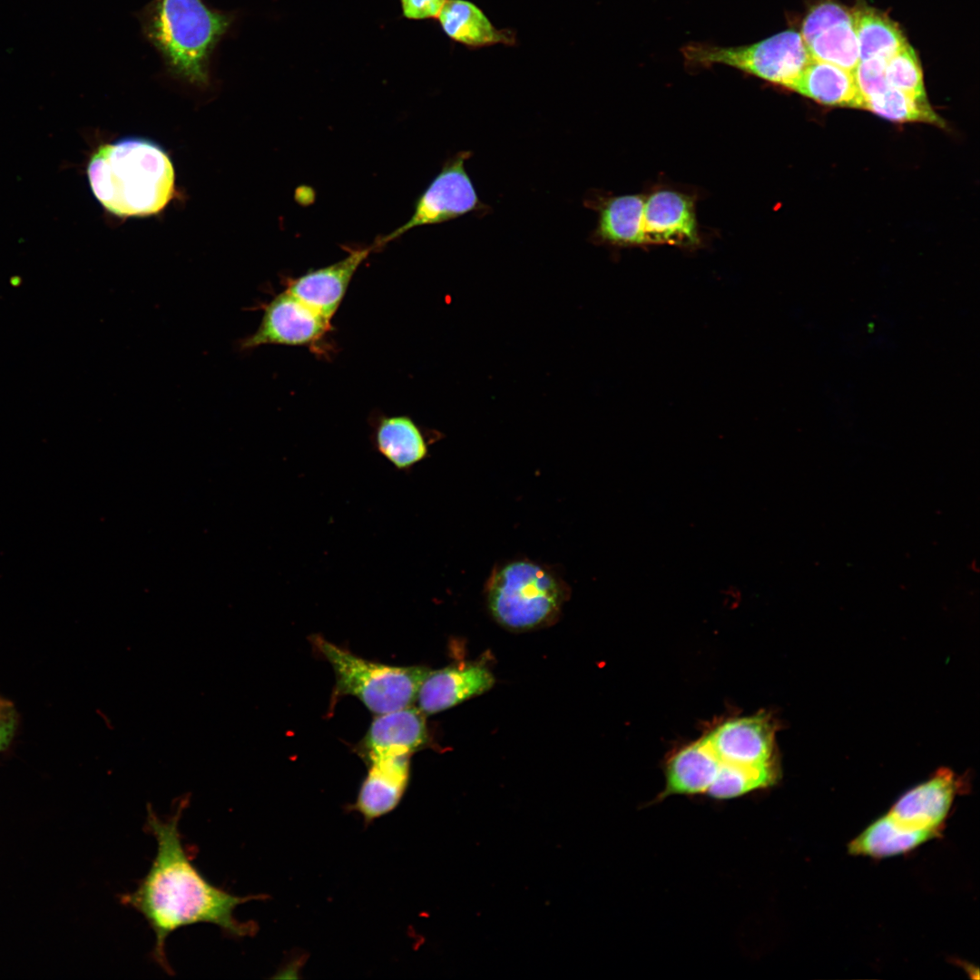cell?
Listing matches in <instances>:
<instances>
[{
  "instance_id": "cell-18",
  "label": "cell",
  "mask_w": 980,
  "mask_h": 980,
  "mask_svg": "<svg viewBox=\"0 0 980 980\" xmlns=\"http://www.w3.org/2000/svg\"><path fill=\"white\" fill-rule=\"evenodd\" d=\"M437 19L451 40L469 48L515 43L514 32L495 27L485 14L468 0H447Z\"/></svg>"
},
{
  "instance_id": "cell-6",
  "label": "cell",
  "mask_w": 980,
  "mask_h": 980,
  "mask_svg": "<svg viewBox=\"0 0 980 980\" xmlns=\"http://www.w3.org/2000/svg\"><path fill=\"white\" fill-rule=\"evenodd\" d=\"M682 54L692 65L724 64L786 88L812 59L800 33L794 30L748 45L690 44L682 48Z\"/></svg>"
},
{
  "instance_id": "cell-7",
  "label": "cell",
  "mask_w": 980,
  "mask_h": 980,
  "mask_svg": "<svg viewBox=\"0 0 980 980\" xmlns=\"http://www.w3.org/2000/svg\"><path fill=\"white\" fill-rule=\"evenodd\" d=\"M472 152L462 151L449 158L426 189L417 198L409 220L375 241L382 247L411 229L439 224L472 212H486L488 206L479 198L466 169Z\"/></svg>"
},
{
  "instance_id": "cell-25",
  "label": "cell",
  "mask_w": 980,
  "mask_h": 980,
  "mask_svg": "<svg viewBox=\"0 0 980 980\" xmlns=\"http://www.w3.org/2000/svg\"><path fill=\"white\" fill-rule=\"evenodd\" d=\"M861 108L869 110L887 120L905 122H926L942 123L927 101L916 100L894 88L887 87L882 93L863 101Z\"/></svg>"
},
{
  "instance_id": "cell-15",
  "label": "cell",
  "mask_w": 980,
  "mask_h": 980,
  "mask_svg": "<svg viewBox=\"0 0 980 980\" xmlns=\"http://www.w3.org/2000/svg\"><path fill=\"white\" fill-rule=\"evenodd\" d=\"M644 244L689 246L698 241L691 202L672 191H659L644 200Z\"/></svg>"
},
{
  "instance_id": "cell-2",
  "label": "cell",
  "mask_w": 980,
  "mask_h": 980,
  "mask_svg": "<svg viewBox=\"0 0 980 980\" xmlns=\"http://www.w3.org/2000/svg\"><path fill=\"white\" fill-rule=\"evenodd\" d=\"M87 176L96 200L121 218L157 214L175 191L170 157L158 143L141 137L100 146L90 159Z\"/></svg>"
},
{
  "instance_id": "cell-30",
  "label": "cell",
  "mask_w": 980,
  "mask_h": 980,
  "mask_svg": "<svg viewBox=\"0 0 980 980\" xmlns=\"http://www.w3.org/2000/svg\"><path fill=\"white\" fill-rule=\"evenodd\" d=\"M17 725V713L14 704L0 697V751L11 742Z\"/></svg>"
},
{
  "instance_id": "cell-21",
  "label": "cell",
  "mask_w": 980,
  "mask_h": 980,
  "mask_svg": "<svg viewBox=\"0 0 980 980\" xmlns=\"http://www.w3.org/2000/svg\"><path fill=\"white\" fill-rule=\"evenodd\" d=\"M644 200L639 195H621L601 201L593 239L619 246L644 244Z\"/></svg>"
},
{
  "instance_id": "cell-1",
  "label": "cell",
  "mask_w": 980,
  "mask_h": 980,
  "mask_svg": "<svg viewBox=\"0 0 980 980\" xmlns=\"http://www.w3.org/2000/svg\"><path fill=\"white\" fill-rule=\"evenodd\" d=\"M188 799H182L167 818H159L147 807L146 828L156 839L157 848L152 865L135 890L120 896V902L140 913L151 929L155 942L153 959L168 974L165 945L178 929L197 924L219 926L228 936H253L256 923L241 922L234 916L239 905L262 896L239 897L210 882L192 863L184 848L179 822Z\"/></svg>"
},
{
  "instance_id": "cell-10",
  "label": "cell",
  "mask_w": 980,
  "mask_h": 980,
  "mask_svg": "<svg viewBox=\"0 0 980 980\" xmlns=\"http://www.w3.org/2000/svg\"><path fill=\"white\" fill-rule=\"evenodd\" d=\"M375 250V243L366 248L354 249L335 263L309 270L298 278L288 279L285 289L331 320L356 271Z\"/></svg>"
},
{
  "instance_id": "cell-9",
  "label": "cell",
  "mask_w": 980,
  "mask_h": 980,
  "mask_svg": "<svg viewBox=\"0 0 980 980\" xmlns=\"http://www.w3.org/2000/svg\"><path fill=\"white\" fill-rule=\"evenodd\" d=\"M776 730L770 715L760 711L728 719L702 737L722 763L763 766L778 763Z\"/></svg>"
},
{
  "instance_id": "cell-27",
  "label": "cell",
  "mask_w": 980,
  "mask_h": 980,
  "mask_svg": "<svg viewBox=\"0 0 980 980\" xmlns=\"http://www.w3.org/2000/svg\"><path fill=\"white\" fill-rule=\"evenodd\" d=\"M844 23H853L852 11L837 2L824 1L808 11L799 33L807 44L820 33Z\"/></svg>"
},
{
  "instance_id": "cell-22",
  "label": "cell",
  "mask_w": 980,
  "mask_h": 980,
  "mask_svg": "<svg viewBox=\"0 0 980 980\" xmlns=\"http://www.w3.org/2000/svg\"><path fill=\"white\" fill-rule=\"evenodd\" d=\"M851 11L860 60L887 61L908 44L898 25L887 15L867 6Z\"/></svg>"
},
{
  "instance_id": "cell-13",
  "label": "cell",
  "mask_w": 980,
  "mask_h": 980,
  "mask_svg": "<svg viewBox=\"0 0 980 980\" xmlns=\"http://www.w3.org/2000/svg\"><path fill=\"white\" fill-rule=\"evenodd\" d=\"M494 683L492 672L480 663L431 670L420 686L416 701L426 715L436 714L485 692Z\"/></svg>"
},
{
  "instance_id": "cell-26",
  "label": "cell",
  "mask_w": 980,
  "mask_h": 980,
  "mask_svg": "<svg viewBox=\"0 0 980 980\" xmlns=\"http://www.w3.org/2000/svg\"><path fill=\"white\" fill-rule=\"evenodd\" d=\"M886 75L891 87L916 100L926 101L920 62L909 44L887 61Z\"/></svg>"
},
{
  "instance_id": "cell-19",
  "label": "cell",
  "mask_w": 980,
  "mask_h": 980,
  "mask_svg": "<svg viewBox=\"0 0 980 980\" xmlns=\"http://www.w3.org/2000/svg\"><path fill=\"white\" fill-rule=\"evenodd\" d=\"M789 89L826 105L862 104L851 71L813 58Z\"/></svg>"
},
{
  "instance_id": "cell-11",
  "label": "cell",
  "mask_w": 980,
  "mask_h": 980,
  "mask_svg": "<svg viewBox=\"0 0 980 980\" xmlns=\"http://www.w3.org/2000/svg\"><path fill=\"white\" fill-rule=\"evenodd\" d=\"M961 785L951 769H939L930 779L902 795L888 814L905 827L938 832Z\"/></svg>"
},
{
  "instance_id": "cell-3",
  "label": "cell",
  "mask_w": 980,
  "mask_h": 980,
  "mask_svg": "<svg viewBox=\"0 0 980 980\" xmlns=\"http://www.w3.org/2000/svg\"><path fill=\"white\" fill-rule=\"evenodd\" d=\"M312 643L330 663L336 678L331 704L340 697L358 698L376 715L410 706L430 672L424 666H394L371 662L312 636Z\"/></svg>"
},
{
  "instance_id": "cell-20",
  "label": "cell",
  "mask_w": 980,
  "mask_h": 980,
  "mask_svg": "<svg viewBox=\"0 0 980 980\" xmlns=\"http://www.w3.org/2000/svg\"><path fill=\"white\" fill-rule=\"evenodd\" d=\"M937 834L905 827L887 813L855 838L848 845V852L873 858L896 856L916 848Z\"/></svg>"
},
{
  "instance_id": "cell-8",
  "label": "cell",
  "mask_w": 980,
  "mask_h": 980,
  "mask_svg": "<svg viewBox=\"0 0 980 980\" xmlns=\"http://www.w3.org/2000/svg\"><path fill=\"white\" fill-rule=\"evenodd\" d=\"M330 319L285 289L263 304L257 330L239 342L240 350L264 345L312 347L330 331Z\"/></svg>"
},
{
  "instance_id": "cell-12",
  "label": "cell",
  "mask_w": 980,
  "mask_h": 980,
  "mask_svg": "<svg viewBox=\"0 0 980 980\" xmlns=\"http://www.w3.org/2000/svg\"><path fill=\"white\" fill-rule=\"evenodd\" d=\"M427 743L426 714L417 707L407 706L377 715L359 749L368 761L383 756H411Z\"/></svg>"
},
{
  "instance_id": "cell-5",
  "label": "cell",
  "mask_w": 980,
  "mask_h": 980,
  "mask_svg": "<svg viewBox=\"0 0 980 980\" xmlns=\"http://www.w3.org/2000/svg\"><path fill=\"white\" fill-rule=\"evenodd\" d=\"M228 24L226 16L210 10L201 0H159L150 34L176 73L202 83L209 53Z\"/></svg>"
},
{
  "instance_id": "cell-4",
  "label": "cell",
  "mask_w": 980,
  "mask_h": 980,
  "mask_svg": "<svg viewBox=\"0 0 980 980\" xmlns=\"http://www.w3.org/2000/svg\"><path fill=\"white\" fill-rule=\"evenodd\" d=\"M568 591L549 569L529 561L507 564L492 574L486 586L492 615L514 631L550 624L558 617Z\"/></svg>"
},
{
  "instance_id": "cell-14",
  "label": "cell",
  "mask_w": 980,
  "mask_h": 980,
  "mask_svg": "<svg viewBox=\"0 0 980 980\" xmlns=\"http://www.w3.org/2000/svg\"><path fill=\"white\" fill-rule=\"evenodd\" d=\"M372 447L397 470L408 474L428 456L436 438L407 415H380L371 420Z\"/></svg>"
},
{
  "instance_id": "cell-24",
  "label": "cell",
  "mask_w": 980,
  "mask_h": 980,
  "mask_svg": "<svg viewBox=\"0 0 980 980\" xmlns=\"http://www.w3.org/2000/svg\"><path fill=\"white\" fill-rule=\"evenodd\" d=\"M813 59L853 71L860 61L853 23L835 25L806 44Z\"/></svg>"
},
{
  "instance_id": "cell-29",
  "label": "cell",
  "mask_w": 980,
  "mask_h": 980,
  "mask_svg": "<svg viewBox=\"0 0 980 980\" xmlns=\"http://www.w3.org/2000/svg\"><path fill=\"white\" fill-rule=\"evenodd\" d=\"M447 0H399L402 15L409 20L438 17Z\"/></svg>"
},
{
  "instance_id": "cell-23",
  "label": "cell",
  "mask_w": 980,
  "mask_h": 980,
  "mask_svg": "<svg viewBox=\"0 0 980 980\" xmlns=\"http://www.w3.org/2000/svg\"><path fill=\"white\" fill-rule=\"evenodd\" d=\"M779 778V763L745 766L721 762L719 772L705 795L716 800L736 799L775 785Z\"/></svg>"
},
{
  "instance_id": "cell-28",
  "label": "cell",
  "mask_w": 980,
  "mask_h": 980,
  "mask_svg": "<svg viewBox=\"0 0 980 980\" xmlns=\"http://www.w3.org/2000/svg\"><path fill=\"white\" fill-rule=\"evenodd\" d=\"M886 63L878 58L860 60L852 71L862 103L890 86L886 75Z\"/></svg>"
},
{
  "instance_id": "cell-16",
  "label": "cell",
  "mask_w": 980,
  "mask_h": 980,
  "mask_svg": "<svg viewBox=\"0 0 980 980\" xmlns=\"http://www.w3.org/2000/svg\"><path fill=\"white\" fill-rule=\"evenodd\" d=\"M367 762L368 774L353 808L366 821H372L392 811L400 802L409 780L410 756H383Z\"/></svg>"
},
{
  "instance_id": "cell-17",
  "label": "cell",
  "mask_w": 980,
  "mask_h": 980,
  "mask_svg": "<svg viewBox=\"0 0 980 980\" xmlns=\"http://www.w3.org/2000/svg\"><path fill=\"white\" fill-rule=\"evenodd\" d=\"M720 765L721 761L703 737L683 746L666 761L664 789L655 801L674 795L706 794Z\"/></svg>"
}]
</instances>
